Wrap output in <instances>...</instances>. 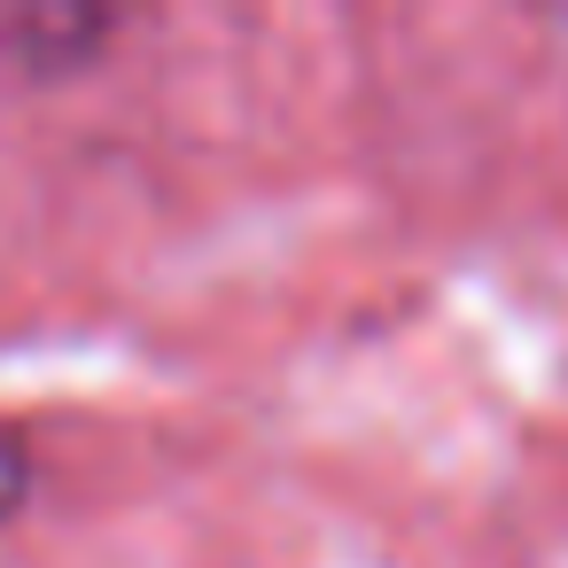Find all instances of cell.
Returning a JSON list of instances; mask_svg holds the SVG:
<instances>
[{"mask_svg": "<svg viewBox=\"0 0 568 568\" xmlns=\"http://www.w3.org/2000/svg\"><path fill=\"white\" fill-rule=\"evenodd\" d=\"M24 483H32V452H24L17 428H0V521L24 506Z\"/></svg>", "mask_w": 568, "mask_h": 568, "instance_id": "1", "label": "cell"}]
</instances>
